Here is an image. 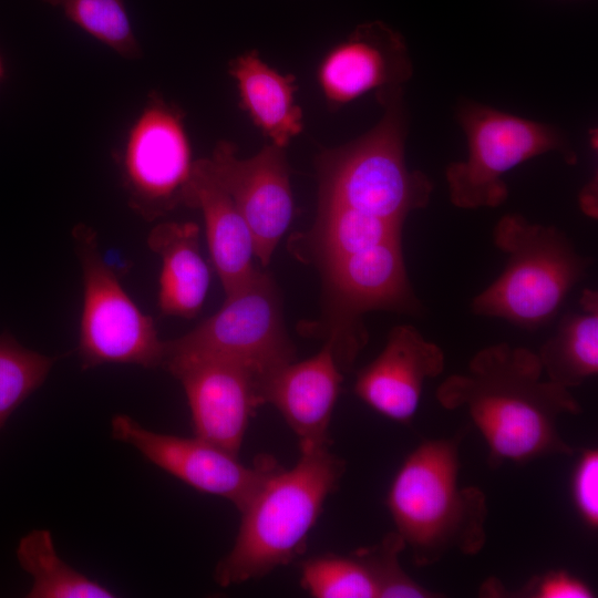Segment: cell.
Wrapping results in <instances>:
<instances>
[{
    "label": "cell",
    "mask_w": 598,
    "mask_h": 598,
    "mask_svg": "<svg viewBox=\"0 0 598 598\" xmlns=\"http://www.w3.org/2000/svg\"><path fill=\"white\" fill-rule=\"evenodd\" d=\"M571 496L582 522L591 529L598 526V451L581 452L571 476Z\"/></svg>",
    "instance_id": "4316f807"
},
{
    "label": "cell",
    "mask_w": 598,
    "mask_h": 598,
    "mask_svg": "<svg viewBox=\"0 0 598 598\" xmlns=\"http://www.w3.org/2000/svg\"><path fill=\"white\" fill-rule=\"evenodd\" d=\"M405 549L404 542L394 530L379 544L357 550L370 568L377 586L378 598H430L433 591L414 581L401 567L400 554Z\"/></svg>",
    "instance_id": "484cf974"
},
{
    "label": "cell",
    "mask_w": 598,
    "mask_h": 598,
    "mask_svg": "<svg viewBox=\"0 0 598 598\" xmlns=\"http://www.w3.org/2000/svg\"><path fill=\"white\" fill-rule=\"evenodd\" d=\"M333 326L328 340L337 362L349 370L365 343L360 317L372 310L420 315L404 262L401 237L322 267Z\"/></svg>",
    "instance_id": "9c48e42d"
},
{
    "label": "cell",
    "mask_w": 598,
    "mask_h": 598,
    "mask_svg": "<svg viewBox=\"0 0 598 598\" xmlns=\"http://www.w3.org/2000/svg\"><path fill=\"white\" fill-rule=\"evenodd\" d=\"M493 241L506 255V265L472 299L471 311L529 331L547 326L557 316L591 265L560 229L516 213L501 217Z\"/></svg>",
    "instance_id": "5b68a950"
},
{
    "label": "cell",
    "mask_w": 598,
    "mask_h": 598,
    "mask_svg": "<svg viewBox=\"0 0 598 598\" xmlns=\"http://www.w3.org/2000/svg\"><path fill=\"white\" fill-rule=\"evenodd\" d=\"M4 76V64H3V60L0 55V81L2 80V78Z\"/></svg>",
    "instance_id": "f1b7e54d"
},
{
    "label": "cell",
    "mask_w": 598,
    "mask_h": 598,
    "mask_svg": "<svg viewBox=\"0 0 598 598\" xmlns=\"http://www.w3.org/2000/svg\"><path fill=\"white\" fill-rule=\"evenodd\" d=\"M300 582L315 598H378L375 579L355 554H324L303 560Z\"/></svg>",
    "instance_id": "cb8c5ba5"
},
{
    "label": "cell",
    "mask_w": 598,
    "mask_h": 598,
    "mask_svg": "<svg viewBox=\"0 0 598 598\" xmlns=\"http://www.w3.org/2000/svg\"><path fill=\"white\" fill-rule=\"evenodd\" d=\"M543 374L536 352L494 343L477 351L464 371L440 383L435 398L445 410L467 411L493 468L570 456L574 448L558 431V421L564 414H579L581 405L569 389Z\"/></svg>",
    "instance_id": "6da1fadb"
},
{
    "label": "cell",
    "mask_w": 598,
    "mask_h": 598,
    "mask_svg": "<svg viewBox=\"0 0 598 598\" xmlns=\"http://www.w3.org/2000/svg\"><path fill=\"white\" fill-rule=\"evenodd\" d=\"M195 161L182 111L157 94L132 123L122 156L130 204L152 220L183 204Z\"/></svg>",
    "instance_id": "30bf717a"
},
{
    "label": "cell",
    "mask_w": 598,
    "mask_h": 598,
    "mask_svg": "<svg viewBox=\"0 0 598 598\" xmlns=\"http://www.w3.org/2000/svg\"><path fill=\"white\" fill-rule=\"evenodd\" d=\"M55 358L0 337V430L10 414L45 380Z\"/></svg>",
    "instance_id": "d4e9b609"
},
{
    "label": "cell",
    "mask_w": 598,
    "mask_h": 598,
    "mask_svg": "<svg viewBox=\"0 0 598 598\" xmlns=\"http://www.w3.org/2000/svg\"><path fill=\"white\" fill-rule=\"evenodd\" d=\"M522 596L533 598H592L594 591L581 579L564 570L548 571L526 584Z\"/></svg>",
    "instance_id": "83f0119b"
},
{
    "label": "cell",
    "mask_w": 598,
    "mask_h": 598,
    "mask_svg": "<svg viewBox=\"0 0 598 598\" xmlns=\"http://www.w3.org/2000/svg\"><path fill=\"white\" fill-rule=\"evenodd\" d=\"M403 224L379 218L338 204H319L310 241L321 267L400 238Z\"/></svg>",
    "instance_id": "44dd1931"
},
{
    "label": "cell",
    "mask_w": 598,
    "mask_h": 598,
    "mask_svg": "<svg viewBox=\"0 0 598 598\" xmlns=\"http://www.w3.org/2000/svg\"><path fill=\"white\" fill-rule=\"evenodd\" d=\"M463 434L420 443L390 485L386 507L419 567L435 565L452 551L477 555L486 544V496L478 487L458 485Z\"/></svg>",
    "instance_id": "7a4b0ae2"
},
{
    "label": "cell",
    "mask_w": 598,
    "mask_h": 598,
    "mask_svg": "<svg viewBox=\"0 0 598 598\" xmlns=\"http://www.w3.org/2000/svg\"><path fill=\"white\" fill-rule=\"evenodd\" d=\"M112 436L140 451L150 462L193 488L223 497L241 512L277 465L271 458L254 466L197 436L181 437L143 427L125 414L111 421Z\"/></svg>",
    "instance_id": "4fadbf2b"
},
{
    "label": "cell",
    "mask_w": 598,
    "mask_h": 598,
    "mask_svg": "<svg viewBox=\"0 0 598 598\" xmlns=\"http://www.w3.org/2000/svg\"><path fill=\"white\" fill-rule=\"evenodd\" d=\"M343 473V460L329 446L300 452L291 468L277 464L240 512L235 544L218 563L216 581L239 585L289 564L303 550Z\"/></svg>",
    "instance_id": "3957f363"
},
{
    "label": "cell",
    "mask_w": 598,
    "mask_h": 598,
    "mask_svg": "<svg viewBox=\"0 0 598 598\" xmlns=\"http://www.w3.org/2000/svg\"><path fill=\"white\" fill-rule=\"evenodd\" d=\"M206 355L241 363L264 379L296 360L282 315V300L272 277L259 269L221 308L188 333L165 341V358ZM164 358V359H165Z\"/></svg>",
    "instance_id": "ba28073f"
},
{
    "label": "cell",
    "mask_w": 598,
    "mask_h": 598,
    "mask_svg": "<svg viewBox=\"0 0 598 598\" xmlns=\"http://www.w3.org/2000/svg\"><path fill=\"white\" fill-rule=\"evenodd\" d=\"M89 35L126 59L141 56L124 0H42Z\"/></svg>",
    "instance_id": "603a6c76"
},
{
    "label": "cell",
    "mask_w": 598,
    "mask_h": 598,
    "mask_svg": "<svg viewBox=\"0 0 598 598\" xmlns=\"http://www.w3.org/2000/svg\"><path fill=\"white\" fill-rule=\"evenodd\" d=\"M83 275L79 355L82 368L130 363L144 368L163 364L165 341L122 287L101 256L95 231L83 224L73 229Z\"/></svg>",
    "instance_id": "52a82bcc"
},
{
    "label": "cell",
    "mask_w": 598,
    "mask_h": 598,
    "mask_svg": "<svg viewBox=\"0 0 598 598\" xmlns=\"http://www.w3.org/2000/svg\"><path fill=\"white\" fill-rule=\"evenodd\" d=\"M445 367L443 350L412 324L393 327L379 355L359 371L353 391L383 416L409 424L414 417L424 383Z\"/></svg>",
    "instance_id": "9a60e30c"
},
{
    "label": "cell",
    "mask_w": 598,
    "mask_h": 598,
    "mask_svg": "<svg viewBox=\"0 0 598 598\" xmlns=\"http://www.w3.org/2000/svg\"><path fill=\"white\" fill-rule=\"evenodd\" d=\"M330 340L313 357L286 363L261 382L272 404L298 439L300 452L329 446V425L343 380Z\"/></svg>",
    "instance_id": "2e32d148"
},
{
    "label": "cell",
    "mask_w": 598,
    "mask_h": 598,
    "mask_svg": "<svg viewBox=\"0 0 598 598\" xmlns=\"http://www.w3.org/2000/svg\"><path fill=\"white\" fill-rule=\"evenodd\" d=\"M384 113L361 137L318 157L319 204H338L403 224L425 208L433 183L405 162L408 117L403 90L377 97Z\"/></svg>",
    "instance_id": "277c9868"
},
{
    "label": "cell",
    "mask_w": 598,
    "mask_h": 598,
    "mask_svg": "<svg viewBox=\"0 0 598 598\" xmlns=\"http://www.w3.org/2000/svg\"><path fill=\"white\" fill-rule=\"evenodd\" d=\"M183 205L200 210L213 266L226 296L247 283L256 272L250 229L229 195L215 182L202 159L195 161Z\"/></svg>",
    "instance_id": "e0dca14e"
},
{
    "label": "cell",
    "mask_w": 598,
    "mask_h": 598,
    "mask_svg": "<svg viewBox=\"0 0 598 598\" xmlns=\"http://www.w3.org/2000/svg\"><path fill=\"white\" fill-rule=\"evenodd\" d=\"M202 162L246 220L256 258L267 266L295 212L285 148L270 143L240 158L233 143L220 141Z\"/></svg>",
    "instance_id": "7c38bea8"
},
{
    "label": "cell",
    "mask_w": 598,
    "mask_h": 598,
    "mask_svg": "<svg viewBox=\"0 0 598 598\" xmlns=\"http://www.w3.org/2000/svg\"><path fill=\"white\" fill-rule=\"evenodd\" d=\"M162 365L184 388L195 436L238 455L250 419L265 403L262 377L218 357H167Z\"/></svg>",
    "instance_id": "8fae6325"
},
{
    "label": "cell",
    "mask_w": 598,
    "mask_h": 598,
    "mask_svg": "<svg viewBox=\"0 0 598 598\" xmlns=\"http://www.w3.org/2000/svg\"><path fill=\"white\" fill-rule=\"evenodd\" d=\"M413 65L404 38L382 21L361 23L321 60L317 81L329 107L403 90Z\"/></svg>",
    "instance_id": "5bb4252c"
},
{
    "label": "cell",
    "mask_w": 598,
    "mask_h": 598,
    "mask_svg": "<svg viewBox=\"0 0 598 598\" xmlns=\"http://www.w3.org/2000/svg\"><path fill=\"white\" fill-rule=\"evenodd\" d=\"M150 249L159 256L158 308L165 316L193 318L206 299L210 271L199 249L194 221H163L148 234Z\"/></svg>",
    "instance_id": "ac0fdd59"
},
{
    "label": "cell",
    "mask_w": 598,
    "mask_h": 598,
    "mask_svg": "<svg viewBox=\"0 0 598 598\" xmlns=\"http://www.w3.org/2000/svg\"><path fill=\"white\" fill-rule=\"evenodd\" d=\"M240 104L254 124L279 147H286L303 130V114L296 103L298 86L293 74H283L267 64L256 50L229 62Z\"/></svg>",
    "instance_id": "d6986e66"
},
{
    "label": "cell",
    "mask_w": 598,
    "mask_h": 598,
    "mask_svg": "<svg viewBox=\"0 0 598 598\" xmlns=\"http://www.w3.org/2000/svg\"><path fill=\"white\" fill-rule=\"evenodd\" d=\"M457 118L467 156L445 171L450 200L457 208L501 206L508 197L505 174L534 157L555 152L567 164L577 163L570 143L553 125L476 102L462 103Z\"/></svg>",
    "instance_id": "8992f818"
},
{
    "label": "cell",
    "mask_w": 598,
    "mask_h": 598,
    "mask_svg": "<svg viewBox=\"0 0 598 598\" xmlns=\"http://www.w3.org/2000/svg\"><path fill=\"white\" fill-rule=\"evenodd\" d=\"M546 378L573 389L598 373V292L586 288L579 309L565 315L536 352Z\"/></svg>",
    "instance_id": "ffe728a7"
},
{
    "label": "cell",
    "mask_w": 598,
    "mask_h": 598,
    "mask_svg": "<svg viewBox=\"0 0 598 598\" xmlns=\"http://www.w3.org/2000/svg\"><path fill=\"white\" fill-rule=\"evenodd\" d=\"M21 567L33 577L31 598H110L115 595L66 565L56 554L51 533L33 530L19 543Z\"/></svg>",
    "instance_id": "7402d4cb"
}]
</instances>
